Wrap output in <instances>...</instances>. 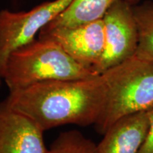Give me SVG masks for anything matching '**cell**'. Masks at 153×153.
Returning a JSON list of instances; mask_svg holds the SVG:
<instances>
[{"label":"cell","instance_id":"cell-4","mask_svg":"<svg viewBox=\"0 0 153 153\" xmlns=\"http://www.w3.org/2000/svg\"><path fill=\"white\" fill-rule=\"evenodd\" d=\"M74 0L45 1L27 11H0V76L10 55L36 39L43 27L68 8Z\"/></svg>","mask_w":153,"mask_h":153},{"label":"cell","instance_id":"cell-10","mask_svg":"<svg viewBox=\"0 0 153 153\" xmlns=\"http://www.w3.org/2000/svg\"><path fill=\"white\" fill-rule=\"evenodd\" d=\"M138 43L135 57L153 62V1H147L133 6Z\"/></svg>","mask_w":153,"mask_h":153},{"label":"cell","instance_id":"cell-5","mask_svg":"<svg viewBox=\"0 0 153 153\" xmlns=\"http://www.w3.org/2000/svg\"><path fill=\"white\" fill-rule=\"evenodd\" d=\"M105 46L95 71L99 74L134 57L138 33L133 5L126 0H116L103 16Z\"/></svg>","mask_w":153,"mask_h":153},{"label":"cell","instance_id":"cell-12","mask_svg":"<svg viewBox=\"0 0 153 153\" xmlns=\"http://www.w3.org/2000/svg\"><path fill=\"white\" fill-rule=\"evenodd\" d=\"M138 153H153V110L146 137Z\"/></svg>","mask_w":153,"mask_h":153},{"label":"cell","instance_id":"cell-7","mask_svg":"<svg viewBox=\"0 0 153 153\" xmlns=\"http://www.w3.org/2000/svg\"><path fill=\"white\" fill-rule=\"evenodd\" d=\"M43 133L30 118L0 102V153H48Z\"/></svg>","mask_w":153,"mask_h":153},{"label":"cell","instance_id":"cell-1","mask_svg":"<svg viewBox=\"0 0 153 153\" xmlns=\"http://www.w3.org/2000/svg\"><path fill=\"white\" fill-rule=\"evenodd\" d=\"M104 73L82 79L51 80L9 91L4 101L43 131L65 124L95 125L106 100Z\"/></svg>","mask_w":153,"mask_h":153},{"label":"cell","instance_id":"cell-3","mask_svg":"<svg viewBox=\"0 0 153 153\" xmlns=\"http://www.w3.org/2000/svg\"><path fill=\"white\" fill-rule=\"evenodd\" d=\"M106 76V100L95 123L99 133L120 118L153 109V62L134 56L103 72Z\"/></svg>","mask_w":153,"mask_h":153},{"label":"cell","instance_id":"cell-6","mask_svg":"<svg viewBox=\"0 0 153 153\" xmlns=\"http://www.w3.org/2000/svg\"><path fill=\"white\" fill-rule=\"evenodd\" d=\"M38 38L53 41L79 64L95 70L104 51V22L100 19L74 27L45 26Z\"/></svg>","mask_w":153,"mask_h":153},{"label":"cell","instance_id":"cell-11","mask_svg":"<svg viewBox=\"0 0 153 153\" xmlns=\"http://www.w3.org/2000/svg\"><path fill=\"white\" fill-rule=\"evenodd\" d=\"M48 153H97V145L76 131L61 133Z\"/></svg>","mask_w":153,"mask_h":153},{"label":"cell","instance_id":"cell-13","mask_svg":"<svg viewBox=\"0 0 153 153\" xmlns=\"http://www.w3.org/2000/svg\"><path fill=\"white\" fill-rule=\"evenodd\" d=\"M1 79H2V78H1V76H0V87H1Z\"/></svg>","mask_w":153,"mask_h":153},{"label":"cell","instance_id":"cell-8","mask_svg":"<svg viewBox=\"0 0 153 153\" xmlns=\"http://www.w3.org/2000/svg\"><path fill=\"white\" fill-rule=\"evenodd\" d=\"M152 110L127 115L112 124L97 145V153H138L146 137Z\"/></svg>","mask_w":153,"mask_h":153},{"label":"cell","instance_id":"cell-9","mask_svg":"<svg viewBox=\"0 0 153 153\" xmlns=\"http://www.w3.org/2000/svg\"><path fill=\"white\" fill-rule=\"evenodd\" d=\"M116 0H74L68 8L45 26L48 28L74 27L102 19ZM136 5L140 0H126Z\"/></svg>","mask_w":153,"mask_h":153},{"label":"cell","instance_id":"cell-2","mask_svg":"<svg viewBox=\"0 0 153 153\" xmlns=\"http://www.w3.org/2000/svg\"><path fill=\"white\" fill-rule=\"evenodd\" d=\"M99 74L72 59L53 41L38 38L11 53L2 79L13 91L42 82L87 79Z\"/></svg>","mask_w":153,"mask_h":153},{"label":"cell","instance_id":"cell-14","mask_svg":"<svg viewBox=\"0 0 153 153\" xmlns=\"http://www.w3.org/2000/svg\"><path fill=\"white\" fill-rule=\"evenodd\" d=\"M14 1H16V0H14Z\"/></svg>","mask_w":153,"mask_h":153}]
</instances>
